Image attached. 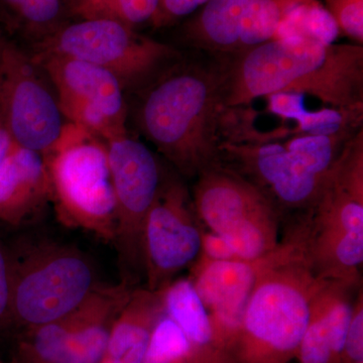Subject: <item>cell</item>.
<instances>
[{"label": "cell", "mask_w": 363, "mask_h": 363, "mask_svg": "<svg viewBox=\"0 0 363 363\" xmlns=\"http://www.w3.org/2000/svg\"><path fill=\"white\" fill-rule=\"evenodd\" d=\"M238 54L223 74L222 106L240 107L274 93L293 92L333 108L362 109V45L297 37L272 39Z\"/></svg>", "instance_id": "1"}, {"label": "cell", "mask_w": 363, "mask_h": 363, "mask_svg": "<svg viewBox=\"0 0 363 363\" xmlns=\"http://www.w3.org/2000/svg\"><path fill=\"white\" fill-rule=\"evenodd\" d=\"M317 276L286 234L262 267L248 298L234 363H290L308 326L314 298L329 283Z\"/></svg>", "instance_id": "2"}, {"label": "cell", "mask_w": 363, "mask_h": 363, "mask_svg": "<svg viewBox=\"0 0 363 363\" xmlns=\"http://www.w3.org/2000/svg\"><path fill=\"white\" fill-rule=\"evenodd\" d=\"M222 80L217 72L182 67L159 79L140 102V130L188 178L218 162Z\"/></svg>", "instance_id": "3"}, {"label": "cell", "mask_w": 363, "mask_h": 363, "mask_svg": "<svg viewBox=\"0 0 363 363\" xmlns=\"http://www.w3.org/2000/svg\"><path fill=\"white\" fill-rule=\"evenodd\" d=\"M291 229L317 276L362 285L363 136L351 138L334 162L321 192Z\"/></svg>", "instance_id": "4"}, {"label": "cell", "mask_w": 363, "mask_h": 363, "mask_svg": "<svg viewBox=\"0 0 363 363\" xmlns=\"http://www.w3.org/2000/svg\"><path fill=\"white\" fill-rule=\"evenodd\" d=\"M44 157L59 221L113 242L116 205L106 143L67 123L58 142Z\"/></svg>", "instance_id": "5"}, {"label": "cell", "mask_w": 363, "mask_h": 363, "mask_svg": "<svg viewBox=\"0 0 363 363\" xmlns=\"http://www.w3.org/2000/svg\"><path fill=\"white\" fill-rule=\"evenodd\" d=\"M193 205L203 228L224 238L240 260L262 259L281 242L279 210L269 197L218 164L198 175Z\"/></svg>", "instance_id": "6"}, {"label": "cell", "mask_w": 363, "mask_h": 363, "mask_svg": "<svg viewBox=\"0 0 363 363\" xmlns=\"http://www.w3.org/2000/svg\"><path fill=\"white\" fill-rule=\"evenodd\" d=\"M91 262L63 245H45L14 259L11 322L26 329L68 316L97 288Z\"/></svg>", "instance_id": "7"}, {"label": "cell", "mask_w": 363, "mask_h": 363, "mask_svg": "<svg viewBox=\"0 0 363 363\" xmlns=\"http://www.w3.org/2000/svg\"><path fill=\"white\" fill-rule=\"evenodd\" d=\"M32 52L59 55L93 64L113 74L123 88L140 84L178 57L171 45L108 20L66 23L33 44Z\"/></svg>", "instance_id": "8"}, {"label": "cell", "mask_w": 363, "mask_h": 363, "mask_svg": "<svg viewBox=\"0 0 363 363\" xmlns=\"http://www.w3.org/2000/svg\"><path fill=\"white\" fill-rule=\"evenodd\" d=\"M0 116L16 145L42 156L55 147L67 123L44 70L9 37L0 63Z\"/></svg>", "instance_id": "9"}, {"label": "cell", "mask_w": 363, "mask_h": 363, "mask_svg": "<svg viewBox=\"0 0 363 363\" xmlns=\"http://www.w3.org/2000/svg\"><path fill=\"white\" fill-rule=\"evenodd\" d=\"M107 154L116 205V242L119 262L130 285L143 274V230L162 180L149 147L128 133L107 140Z\"/></svg>", "instance_id": "10"}, {"label": "cell", "mask_w": 363, "mask_h": 363, "mask_svg": "<svg viewBox=\"0 0 363 363\" xmlns=\"http://www.w3.org/2000/svg\"><path fill=\"white\" fill-rule=\"evenodd\" d=\"M30 55L49 79L67 123L90 131L104 142L128 133L124 88L113 74L69 57Z\"/></svg>", "instance_id": "11"}, {"label": "cell", "mask_w": 363, "mask_h": 363, "mask_svg": "<svg viewBox=\"0 0 363 363\" xmlns=\"http://www.w3.org/2000/svg\"><path fill=\"white\" fill-rule=\"evenodd\" d=\"M202 230L186 186L177 179H162L143 230L147 290L157 292L190 269L201 250Z\"/></svg>", "instance_id": "12"}, {"label": "cell", "mask_w": 363, "mask_h": 363, "mask_svg": "<svg viewBox=\"0 0 363 363\" xmlns=\"http://www.w3.org/2000/svg\"><path fill=\"white\" fill-rule=\"evenodd\" d=\"M314 0H209L189 21V40L219 52L245 51L266 43L294 9Z\"/></svg>", "instance_id": "13"}, {"label": "cell", "mask_w": 363, "mask_h": 363, "mask_svg": "<svg viewBox=\"0 0 363 363\" xmlns=\"http://www.w3.org/2000/svg\"><path fill=\"white\" fill-rule=\"evenodd\" d=\"M269 255L252 262H218L198 257L190 267L189 279L206 308L216 347L229 357L248 298Z\"/></svg>", "instance_id": "14"}, {"label": "cell", "mask_w": 363, "mask_h": 363, "mask_svg": "<svg viewBox=\"0 0 363 363\" xmlns=\"http://www.w3.org/2000/svg\"><path fill=\"white\" fill-rule=\"evenodd\" d=\"M252 177V183L272 204L294 210H308L321 192L326 177H318L294 159L284 143H230L219 145ZM329 174V173H328Z\"/></svg>", "instance_id": "15"}, {"label": "cell", "mask_w": 363, "mask_h": 363, "mask_svg": "<svg viewBox=\"0 0 363 363\" xmlns=\"http://www.w3.org/2000/svg\"><path fill=\"white\" fill-rule=\"evenodd\" d=\"M360 286L331 281L318 294L298 346V363H340L353 302Z\"/></svg>", "instance_id": "16"}, {"label": "cell", "mask_w": 363, "mask_h": 363, "mask_svg": "<svg viewBox=\"0 0 363 363\" xmlns=\"http://www.w3.org/2000/svg\"><path fill=\"white\" fill-rule=\"evenodd\" d=\"M52 197L44 156L14 143L0 166V221L18 225Z\"/></svg>", "instance_id": "17"}, {"label": "cell", "mask_w": 363, "mask_h": 363, "mask_svg": "<svg viewBox=\"0 0 363 363\" xmlns=\"http://www.w3.org/2000/svg\"><path fill=\"white\" fill-rule=\"evenodd\" d=\"M133 290L123 281L117 286H98L82 305L66 316L72 362L100 363L112 324Z\"/></svg>", "instance_id": "18"}, {"label": "cell", "mask_w": 363, "mask_h": 363, "mask_svg": "<svg viewBox=\"0 0 363 363\" xmlns=\"http://www.w3.org/2000/svg\"><path fill=\"white\" fill-rule=\"evenodd\" d=\"M162 313L159 292L133 290L112 324L100 363H143L150 333Z\"/></svg>", "instance_id": "19"}, {"label": "cell", "mask_w": 363, "mask_h": 363, "mask_svg": "<svg viewBox=\"0 0 363 363\" xmlns=\"http://www.w3.org/2000/svg\"><path fill=\"white\" fill-rule=\"evenodd\" d=\"M157 292L164 314L180 327L193 350H218L209 315L190 279L176 278Z\"/></svg>", "instance_id": "20"}, {"label": "cell", "mask_w": 363, "mask_h": 363, "mask_svg": "<svg viewBox=\"0 0 363 363\" xmlns=\"http://www.w3.org/2000/svg\"><path fill=\"white\" fill-rule=\"evenodd\" d=\"M64 0H0V30L35 44L65 25Z\"/></svg>", "instance_id": "21"}, {"label": "cell", "mask_w": 363, "mask_h": 363, "mask_svg": "<svg viewBox=\"0 0 363 363\" xmlns=\"http://www.w3.org/2000/svg\"><path fill=\"white\" fill-rule=\"evenodd\" d=\"M67 18L75 21L108 20L131 28L152 23L159 0H64Z\"/></svg>", "instance_id": "22"}, {"label": "cell", "mask_w": 363, "mask_h": 363, "mask_svg": "<svg viewBox=\"0 0 363 363\" xmlns=\"http://www.w3.org/2000/svg\"><path fill=\"white\" fill-rule=\"evenodd\" d=\"M350 131L334 135H298L284 145L305 169L318 177H326L350 140Z\"/></svg>", "instance_id": "23"}, {"label": "cell", "mask_w": 363, "mask_h": 363, "mask_svg": "<svg viewBox=\"0 0 363 363\" xmlns=\"http://www.w3.org/2000/svg\"><path fill=\"white\" fill-rule=\"evenodd\" d=\"M193 352L180 327L162 313L150 333L143 363H184Z\"/></svg>", "instance_id": "24"}, {"label": "cell", "mask_w": 363, "mask_h": 363, "mask_svg": "<svg viewBox=\"0 0 363 363\" xmlns=\"http://www.w3.org/2000/svg\"><path fill=\"white\" fill-rule=\"evenodd\" d=\"M362 121V109H339L325 107L316 111H307L297 119L293 135H334L351 131Z\"/></svg>", "instance_id": "25"}, {"label": "cell", "mask_w": 363, "mask_h": 363, "mask_svg": "<svg viewBox=\"0 0 363 363\" xmlns=\"http://www.w3.org/2000/svg\"><path fill=\"white\" fill-rule=\"evenodd\" d=\"M327 11L339 30L351 39L363 42V0H325Z\"/></svg>", "instance_id": "26"}, {"label": "cell", "mask_w": 363, "mask_h": 363, "mask_svg": "<svg viewBox=\"0 0 363 363\" xmlns=\"http://www.w3.org/2000/svg\"><path fill=\"white\" fill-rule=\"evenodd\" d=\"M340 363H363V292L358 289L353 302Z\"/></svg>", "instance_id": "27"}, {"label": "cell", "mask_w": 363, "mask_h": 363, "mask_svg": "<svg viewBox=\"0 0 363 363\" xmlns=\"http://www.w3.org/2000/svg\"><path fill=\"white\" fill-rule=\"evenodd\" d=\"M267 111L279 117L281 121H297L307 111L305 106V95L293 92H279L269 95Z\"/></svg>", "instance_id": "28"}, {"label": "cell", "mask_w": 363, "mask_h": 363, "mask_svg": "<svg viewBox=\"0 0 363 363\" xmlns=\"http://www.w3.org/2000/svg\"><path fill=\"white\" fill-rule=\"evenodd\" d=\"M14 259L0 243V327L11 323Z\"/></svg>", "instance_id": "29"}, {"label": "cell", "mask_w": 363, "mask_h": 363, "mask_svg": "<svg viewBox=\"0 0 363 363\" xmlns=\"http://www.w3.org/2000/svg\"><path fill=\"white\" fill-rule=\"evenodd\" d=\"M209 0H159L156 18L152 21L156 26H162L171 21L194 13L198 7L205 6Z\"/></svg>", "instance_id": "30"}, {"label": "cell", "mask_w": 363, "mask_h": 363, "mask_svg": "<svg viewBox=\"0 0 363 363\" xmlns=\"http://www.w3.org/2000/svg\"><path fill=\"white\" fill-rule=\"evenodd\" d=\"M199 257L209 260H240L230 245L218 234L203 228Z\"/></svg>", "instance_id": "31"}, {"label": "cell", "mask_w": 363, "mask_h": 363, "mask_svg": "<svg viewBox=\"0 0 363 363\" xmlns=\"http://www.w3.org/2000/svg\"><path fill=\"white\" fill-rule=\"evenodd\" d=\"M184 363H234L227 353L218 350L194 351Z\"/></svg>", "instance_id": "32"}, {"label": "cell", "mask_w": 363, "mask_h": 363, "mask_svg": "<svg viewBox=\"0 0 363 363\" xmlns=\"http://www.w3.org/2000/svg\"><path fill=\"white\" fill-rule=\"evenodd\" d=\"M13 145V138L9 135L6 124H4L1 116H0V166H1L2 162H4V159L9 155V150H11Z\"/></svg>", "instance_id": "33"}, {"label": "cell", "mask_w": 363, "mask_h": 363, "mask_svg": "<svg viewBox=\"0 0 363 363\" xmlns=\"http://www.w3.org/2000/svg\"><path fill=\"white\" fill-rule=\"evenodd\" d=\"M7 37L4 32L0 30V63H1L2 51H4V44H6Z\"/></svg>", "instance_id": "34"}, {"label": "cell", "mask_w": 363, "mask_h": 363, "mask_svg": "<svg viewBox=\"0 0 363 363\" xmlns=\"http://www.w3.org/2000/svg\"><path fill=\"white\" fill-rule=\"evenodd\" d=\"M0 363H14V362H6V360L0 359Z\"/></svg>", "instance_id": "35"}]
</instances>
